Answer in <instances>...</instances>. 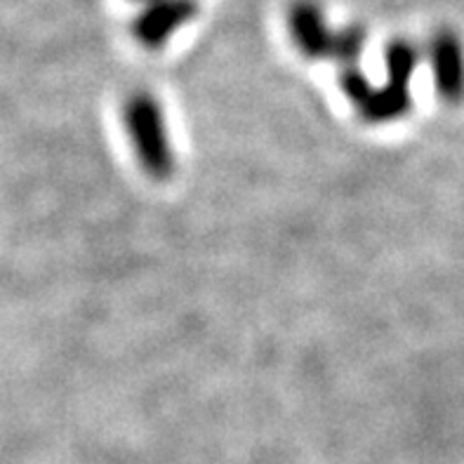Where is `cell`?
Listing matches in <instances>:
<instances>
[]
</instances>
